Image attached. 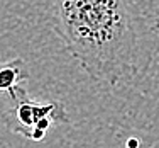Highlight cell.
<instances>
[{"instance_id":"3957f363","label":"cell","mask_w":159,"mask_h":148,"mask_svg":"<svg viewBox=\"0 0 159 148\" xmlns=\"http://www.w3.org/2000/svg\"><path fill=\"white\" fill-rule=\"evenodd\" d=\"M25 78H27V73H25L22 60L16 58L3 63V65H0V92H3V90L9 92Z\"/></svg>"},{"instance_id":"6da1fadb","label":"cell","mask_w":159,"mask_h":148,"mask_svg":"<svg viewBox=\"0 0 159 148\" xmlns=\"http://www.w3.org/2000/svg\"><path fill=\"white\" fill-rule=\"evenodd\" d=\"M51 21L92 80L117 87L135 75L139 29L129 0H51Z\"/></svg>"},{"instance_id":"277c9868","label":"cell","mask_w":159,"mask_h":148,"mask_svg":"<svg viewBox=\"0 0 159 148\" xmlns=\"http://www.w3.org/2000/svg\"><path fill=\"white\" fill-rule=\"evenodd\" d=\"M151 27H152V31H156V32H159V16L156 17V21L152 22V26H151Z\"/></svg>"},{"instance_id":"7a4b0ae2","label":"cell","mask_w":159,"mask_h":148,"mask_svg":"<svg viewBox=\"0 0 159 148\" xmlns=\"http://www.w3.org/2000/svg\"><path fill=\"white\" fill-rule=\"evenodd\" d=\"M12 106L5 112V123L12 133L31 141H43L52 124L70 123V116L61 101L39 102L27 94L20 83L9 90Z\"/></svg>"},{"instance_id":"5b68a950","label":"cell","mask_w":159,"mask_h":148,"mask_svg":"<svg viewBox=\"0 0 159 148\" xmlns=\"http://www.w3.org/2000/svg\"><path fill=\"white\" fill-rule=\"evenodd\" d=\"M130 141H132V143H130V148H135V146H137V143H135V140H130Z\"/></svg>"}]
</instances>
